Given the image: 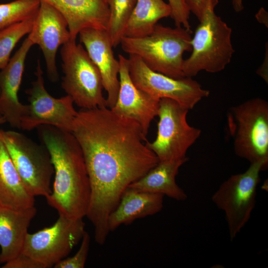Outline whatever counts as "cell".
Here are the masks:
<instances>
[{
    "instance_id": "6da1fadb",
    "label": "cell",
    "mask_w": 268,
    "mask_h": 268,
    "mask_svg": "<svg viewBox=\"0 0 268 268\" xmlns=\"http://www.w3.org/2000/svg\"><path fill=\"white\" fill-rule=\"evenodd\" d=\"M72 134L82 151L90 185L88 214L105 220L130 184L159 162L135 121L107 107L81 109Z\"/></svg>"
},
{
    "instance_id": "7a4b0ae2",
    "label": "cell",
    "mask_w": 268,
    "mask_h": 268,
    "mask_svg": "<svg viewBox=\"0 0 268 268\" xmlns=\"http://www.w3.org/2000/svg\"><path fill=\"white\" fill-rule=\"evenodd\" d=\"M48 150L55 170L52 193L46 197L49 205L68 218L86 215L90 185L81 149L72 133L42 125L36 128Z\"/></svg>"
},
{
    "instance_id": "3957f363",
    "label": "cell",
    "mask_w": 268,
    "mask_h": 268,
    "mask_svg": "<svg viewBox=\"0 0 268 268\" xmlns=\"http://www.w3.org/2000/svg\"><path fill=\"white\" fill-rule=\"evenodd\" d=\"M191 30L156 24L149 34L138 38L123 37L120 44L129 55L138 57L152 70L180 79L183 72L185 52L192 50Z\"/></svg>"
},
{
    "instance_id": "277c9868",
    "label": "cell",
    "mask_w": 268,
    "mask_h": 268,
    "mask_svg": "<svg viewBox=\"0 0 268 268\" xmlns=\"http://www.w3.org/2000/svg\"><path fill=\"white\" fill-rule=\"evenodd\" d=\"M192 39V54L184 60L183 72L192 77L201 71L215 73L223 70L235 52L232 29L209 7L204 12Z\"/></svg>"
},
{
    "instance_id": "5b68a950",
    "label": "cell",
    "mask_w": 268,
    "mask_h": 268,
    "mask_svg": "<svg viewBox=\"0 0 268 268\" xmlns=\"http://www.w3.org/2000/svg\"><path fill=\"white\" fill-rule=\"evenodd\" d=\"M64 73L61 85L81 109L107 107L99 69L82 45L70 40L60 50Z\"/></svg>"
},
{
    "instance_id": "8992f818",
    "label": "cell",
    "mask_w": 268,
    "mask_h": 268,
    "mask_svg": "<svg viewBox=\"0 0 268 268\" xmlns=\"http://www.w3.org/2000/svg\"><path fill=\"white\" fill-rule=\"evenodd\" d=\"M228 124L233 136L234 152L250 164L268 166V103L261 98L232 107Z\"/></svg>"
},
{
    "instance_id": "52a82bcc",
    "label": "cell",
    "mask_w": 268,
    "mask_h": 268,
    "mask_svg": "<svg viewBox=\"0 0 268 268\" xmlns=\"http://www.w3.org/2000/svg\"><path fill=\"white\" fill-rule=\"evenodd\" d=\"M1 135L28 192L34 197L40 196L46 198L50 195L51 180L55 170L46 147L16 131L1 130Z\"/></svg>"
},
{
    "instance_id": "ba28073f",
    "label": "cell",
    "mask_w": 268,
    "mask_h": 268,
    "mask_svg": "<svg viewBox=\"0 0 268 268\" xmlns=\"http://www.w3.org/2000/svg\"><path fill=\"white\" fill-rule=\"evenodd\" d=\"M268 167L262 162L251 164L244 173L232 175L223 182L212 196L213 203L224 212L231 241L251 217L261 180L260 173Z\"/></svg>"
},
{
    "instance_id": "9c48e42d",
    "label": "cell",
    "mask_w": 268,
    "mask_h": 268,
    "mask_svg": "<svg viewBox=\"0 0 268 268\" xmlns=\"http://www.w3.org/2000/svg\"><path fill=\"white\" fill-rule=\"evenodd\" d=\"M189 109L176 101L160 99L157 134L152 142L145 145L157 156L159 161L177 160L188 158V149L201 135V130L188 124Z\"/></svg>"
},
{
    "instance_id": "30bf717a",
    "label": "cell",
    "mask_w": 268,
    "mask_h": 268,
    "mask_svg": "<svg viewBox=\"0 0 268 268\" xmlns=\"http://www.w3.org/2000/svg\"><path fill=\"white\" fill-rule=\"evenodd\" d=\"M35 80L25 90L29 102L21 119L20 129L31 131L42 125L55 127L72 132L74 120L78 114L73 101L67 95L60 98L52 96L44 86L43 71L40 60L37 61Z\"/></svg>"
},
{
    "instance_id": "8fae6325",
    "label": "cell",
    "mask_w": 268,
    "mask_h": 268,
    "mask_svg": "<svg viewBox=\"0 0 268 268\" xmlns=\"http://www.w3.org/2000/svg\"><path fill=\"white\" fill-rule=\"evenodd\" d=\"M128 66L137 88L158 99H173L189 110L209 95V91L192 77L175 79L154 71L136 55H129Z\"/></svg>"
},
{
    "instance_id": "7c38bea8",
    "label": "cell",
    "mask_w": 268,
    "mask_h": 268,
    "mask_svg": "<svg viewBox=\"0 0 268 268\" xmlns=\"http://www.w3.org/2000/svg\"><path fill=\"white\" fill-rule=\"evenodd\" d=\"M85 225L82 218L72 219L59 215L53 225L28 233L21 253L51 268L66 258L81 240Z\"/></svg>"
},
{
    "instance_id": "4fadbf2b",
    "label": "cell",
    "mask_w": 268,
    "mask_h": 268,
    "mask_svg": "<svg viewBox=\"0 0 268 268\" xmlns=\"http://www.w3.org/2000/svg\"><path fill=\"white\" fill-rule=\"evenodd\" d=\"M28 35L43 54L49 78L59 80L56 56L60 46L71 40L67 21L48 3L41 1L31 31Z\"/></svg>"
},
{
    "instance_id": "5bb4252c",
    "label": "cell",
    "mask_w": 268,
    "mask_h": 268,
    "mask_svg": "<svg viewBox=\"0 0 268 268\" xmlns=\"http://www.w3.org/2000/svg\"><path fill=\"white\" fill-rule=\"evenodd\" d=\"M120 87L116 102L110 109L117 115L137 122L146 136L158 112L160 99L137 88L129 74L128 59L119 55Z\"/></svg>"
},
{
    "instance_id": "9a60e30c",
    "label": "cell",
    "mask_w": 268,
    "mask_h": 268,
    "mask_svg": "<svg viewBox=\"0 0 268 268\" xmlns=\"http://www.w3.org/2000/svg\"><path fill=\"white\" fill-rule=\"evenodd\" d=\"M78 35L80 42L100 71L103 88L108 95L107 107L112 109L119 90L120 65L114 56L108 32L106 30L87 28L81 30Z\"/></svg>"
},
{
    "instance_id": "2e32d148",
    "label": "cell",
    "mask_w": 268,
    "mask_h": 268,
    "mask_svg": "<svg viewBox=\"0 0 268 268\" xmlns=\"http://www.w3.org/2000/svg\"><path fill=\"white\" fill-rule=\"evenodd\" d=\"M33 45L28 35L0 71V117H3L6 122L14 128L20 129L21 119L27 109V105L19 101L18 92L26 56Z\"/></svg>"
},
{
    "instance_id": "e0dca14e",
    "label": "cell",
    "mask_w": 268,
    "mask_h": 268,
    "mask_svg": "<svg viewBox=\"0 0 268 268\" xmlns=\"http://www.w3.org/2000/svg\"><path fill=\"white\" fill-rule=\"evenodd\" d=\"M60 12L68 24L71 40H76L79 32L87 28L106 30L110 10L109 0H39Z\"/></svg>"
},
{
    "instance_id": "ac0fdd59",
    "label": "cell",
    "mask_w": 268,
    "mask_h": 268,
    "mask_svg": "<svg viewBox=\"0 0 268 268\" xmlns=\"http://www.w3.org/2000/svg\"><path fill=\"white\" fill-rule=\"evenodd\" d=\"M36 212L34 206L14 209L0 205V263H5L21 252L28 227Z\"/></svg>"
},
{
    "instance_id": "d6986e66",
    "label": "cell",
    "mask_w": 268,
    "mask_h": 268,
    "mask_svg": "<svg viewBox=\"0 0 268 268\" xmlns=\"http://www.w3.org/2000/svg\"><path fill=\"white\" fill-rule=\"evenodd\" d=\"M164 197L162 194L128 187L108 217L110 232L122 224H130L137 219L157 213L163 207Z\"/></svg>"
},
{
    "instance_id": "ffe728a7",
    "label": "cell",
    "mask_w": 268,
    "mask_h": 268,
    "mask_svg": "<svg viewBox=\"0 0 268 268\" xmlns=\"http://www.w3.org/2000/svg\"><path fill=\"white\" fill-rule=\"evenodd\" d=\"M35 197L24 187L8 153L0 130V205L14 209L34 206Z\"/></svg>"
},
{
    "instance_id": "44dd1931",
    "label": "cell",
    "mask_w": 268,
    "mask_h": 268,
    "mask_svg": "<svg viewBox=\"0 0 268 268\" xmlns=\"http://www.w3.org/2000/svg\"><path fill=\"white\" fill-rule=\"evenodd\" d=\"M189 160V157L177 160L159 161L144 176L128 187L144 192L159 193L177 201L188 198L183 189L176 183V177L180 167Z\"/></svg>"
},
{
    "instance_id": "7402d4cb",
    "label": "cell",
    "mask_w": 268,
    "mask_h": 268,
    "mask_svg": "<svg viewBox=\"0 0 268 268\" xmlns=\"http://www.w3.org/2000/svg\"><path fill=\"white\" fill-rule=\"evenodd\" d=\"M171 8L163 0H136L129 19L124 37L138 38L152 32L157 22L170 16Z\"/></svg>"
},
{
    "instance_id": "603a6c76",
    "label": "cell",
    "mask_w": 268,
    "mask_h": 268,
    "mask_svg": "<svg viewBox=\"0 0 268 268\" xmlns=\"http://www.w3.org/2000/svg\"><path fill=\"white\" fill-rule=\"evenodd\" d=\"M136 0H109L110 16L107 31L113 48L120 44Z\"/></svg>"
},
{
    "instance_id": "cb8c5ba5",
    "label": "cell",
    "mask_w": 268,
    "mask_h": 268,
    "mask_svg": "<svg viewBox=\"0 0 268 268\" xmlns=\"http://www.w3.org/2000/svg\"><path fill=\"white\" fill-rule=\"evenodd\" d=\"M35 16L0 30V70L8 63L10 54L17 43L31 31Z\"/></svg>"
},
{
    "instance_id": "d4e9b609",
    "label": "cell",
    "mask_w": 268,
    "mask_h": 268,
    "mask_svg": "<svg viewBox=\"0 0 268 268\" xmlns=\"http://www.w3.org/2000/svg\"><path fill=\"white\" fill-rule=\"evenodd\" d=\"M40 3L39 0H15L0 4V30L35 17Z\"/></svg>"
},
{
    "instance_id": "484cf974",
    "label": "cell",
    "mask_w": 268,
    "mask_h": 268,
    "mask_svg": "<svg viewBox=\"0 0 268 268\" xmlns=\"http://www.w3.org/2000/svg\"><path fill=\"white\" fill-rule=\"evenodd\" d=\"M90 243V237L85 231L81 239L80 246L72 257L65 258L57 263L54 268H83L86 262Z\"/></svg>"
},
{
    "instance_id": "4316f807",
    "label": "cell",
    "mask_w": 268,
    "mask_h": 268,
    "mask_svg": "<svg viewBox=\"0 0 268 268\" xmlns=\"http://www.w3.org/2000/svg\"><path fill=\"white\" fill-rule=\"evenodd\" d=\"M171 8V18L176 26L191 30L189 23L190 11L184 0H168Z\"/></svg>"
},
{
    "instance_id": "83f0119b",
    "label": "cell",
    "mask_w": 268,
    "mask_h": 268,
    "mask_svg": "<svg viewBox=\"0 0 268 268\" xmlns=\"http://www.w3.org/2000/svg\"><path fill=\"white\" fill-rule=\"evenodd\" d=\"M2 268H49L45 264L22 253L7 261Z\"/></svg>"
},
{
    "instance_id": "f1b7e54d",
    "label": "cell",
    "mask_w": 268,
    "mask_h": 268,
    "mask_svg": "<svg viewBox=\"0 0 268 268\" xmlns=\"http://www.w3.org/2000/svg\"><path fill=\"white\" fill-rule=\"evenodd\" d=\"M190 12L193 13L200 21L206 9L215 8L218 0H184Z\"/></svg>"
},
{
    "instance_id": "f546056e",
    "label": "cell",
    "mask_w": 268,
    "mask_h": 268,
    "mask_svg": "<svg viewBox=\"0 0 268 268\" xmlns=\"http://www.w3.org/2000/svg\"><path fill=\"white\" fill-rule=\"evenodd\" d=\"M268 15V12L263 7H261L257 13L256 17L259 22L262 23L267 26Z\"/></svg>"
},
{
    "instance_id": "4dcf8cb0",
    "label": "cell",
    "mask_w": 268,
    "mask_h": 268,
    "mask_svg": "<svg viewBox=\"0 0 268 268\" xmlns=\"http://www.w3.org/2000/svg\"><path fill=\"white\" fill-rule=\"evenodd\" d=\"M232 3L233 9L236 12H239L243 10V0H232Z\"/></svg>"
},
{
    "instance_id": "1f68e13d",
    "label": "cell",
    "mask_w": 268,
    "mask_h": 268,
    "mask_svg": "<svg viewBox=\"0 0 268 268\" xmlns=\"http://www.w3.org/2000/svg\"><path fill=\"white\" fill-rule=\"evenodd\" d=\"M6 123L5 120L4 119L3 117H0V125L4 124Z\"/></svg>"
},
{
    "instance_id": "d6a6232c",
    "label": "cell",
    "mask_w": 268,
    "mask_h": 268,
    "mask_svg": "<svg viewBox=\"0 0 268 268\" xmlns=\"http://www.w3.org/2000/svg\"></svg>"
}]
</instances>
